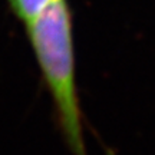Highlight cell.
<instances>
[{"label":"cell","mask_w":155,"mask_h":155,"mask_svg":"<svg viewBox=\"0 0 155 155\" xmlns=\"http://www.w3.org/2000/svg\"><path fill=\"white\" fill-rule=\"evenodd\" d=\"M26 32L68 148L72 155H88L76 86L72 13L68 2H53L26 25Z\"/></svg>","instance_id":"6da1fadb"},{"label":"cell","mask_w":155,"mask_h":155,"mask_svg":"<svg viewBox=\"0 0 155 155\" xmlns=\"http://www.w3.org/2000/svg\"><path fill=\"white\" fill-rule=\"evenodd\" d=\"M16 17L26 26L56 0H7Z\"/></svg>","instance_id":"7a4b0ae2"}]
</instances>
